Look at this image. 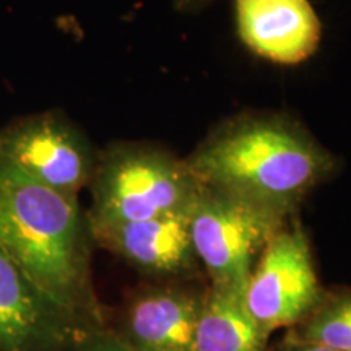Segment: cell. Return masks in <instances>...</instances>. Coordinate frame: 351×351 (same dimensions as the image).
Wrapping results in <instances>:
<instances>
[{"label": "cell", "instance_id": "cell-1", "mask_svg": "<svg viewBox=\"0 0 351 351\" xmlns=\"http://www.w3.org/2000/svg\"><path fill=\"white\" fill-rule=\"evenodd\" d=\"M78 197L39 184L0 158V249L52 301L91 327L108 326L93 282V247Z\"/></svg>", "mask_w": 351, "mask_h": 351}, {"label": "cell", "instance_id": "cell-2", "mask_svg": "<svg viewBox=\"0 0 351 351\" xmlns=\"http://www.w3.org/2000/svg\"><path fill=\"white\" fill-rule=\"evenodd\" d=\"M202 186L289 218L339 169V160L283 114H243L218 125L186 158Z\"/></svg>", "mask_w": 351, "mask_h": 351}, {"label": "cell", "instance_id": "cell-3", "mask_svg": "<svg viewBox=\"0 0 351 351\" xmlns=\"http://www.w3.org/2000/svg\"><path fill=\"white\" fill-rule=\"evenodd\" d=\"M91 226L187 213L202 184L186 160L150 143L119 142L99 152L90 182Z\"/></svg>", "mask_w": 351, "mask_h": 351}, {"label": "cell", "instance_id": "cell-4", "mask_svg": "<svg viewBox=\"0 0 351 351\" xmlns=\"http://www.w3.org/2000/svg\"><path fill=\"white\" fill-rule=\"evenodd\" d=\"M189 223L208 287L244 295L258 256L288 219L244 197L202 186Z\"/></svg>", "mask_w": 351, "mask_h": 351}, {"label": "cell", "instance_id": "cell-5", "mask_svg": "<svg viewBox=\"0 0 351 351\" xmlns=\"http://www.w3.org/2000/svg\"><path fill=\"white\" fill-rule=\"evenodd\" d=\"M326 291L304 230L300 225H287L258 256L245 283L243 301L254 322L270 337L304 320Z\"/></svg>", "mask_w": 351, "mask_h": 351}, {"label": "cell", "instance_id": "cell-6", "mask_svg": "<svg viewBox=\"0 0 351 351\" xmlns=\"http://www.w3.org/2000/svg\"><path fill=\"white\" fill-rule=\"evenodd\" d=\"M99 152L60 111L19 117L0 127V158L29 179L78 197L90 186Z\"/></svg>", "mask_w": 351, "mask_h": 351}, {"label": "cell", "instance_id": "cell-7", "mask_svg": "<svg viewBox=\"0 0 351 351\" xmlns=\"http://www.w3.org/2000/svg\"><path fill=\"white\" fill-rule=\"evenodd\" d=\"M204 293L189 282L142 283L108 326L132 351H192Z\"/></svg>", "mask_w": 351, "mask_h": 351}, {"label": "cell", "instance_id": "cell-8", "mask_svg": "<svg viewBox=\"0 0 351 351\" xmlns=\"http://www.w3.org/2000/svg\"><path fill=\"white\" fill-rule=\"evenodd\" d=\"M91 328L43 293L0 249V351H65Z\"/></svg>", "mask_w": 351, "mask_h": 351}, {"label": "cell", "instance_id": "cell-9", "mask_svg": "<svg viewBox=\"0 0 351 351\" xmlns=\"http://www.w3.org/2000/svg\"><path fill=\"white\" fill-rule=\"evenodd\" d=\"M187 213L91 226L93 243L114 254L148 282H189L199 271Z\"/></svg>", "mask_w": 351, "mask_h": 351}, {"label": "cell", "instance_id": "cell-10", "mask_svg": "<svg viewBox=\"0 0 351 351\" xmlns=\"http://www.w3.org/2000/svg\"><path fill=\"white\" fill-rule=\"evenodd\" d=\"M241 41L257 56L293 65L320 43V21L309 0H236Z\"/></svg>", "mask_w": 351, "mask_h": 351}, {"label": "cell", "instance_id": "cell-11", "mask_svg": "<svg viewBox=\"0 0 351 351\" xmlns=\"http://www.w3.org/2000/svg\"><path fill=\"white\" fill-rule=\"evenodd\" d=\"M269 339L245 311L243 295L205 288L192 351H269Z\"/></svg>", "mask_w": 351, "mask_h": 351}, {"label": "cell", "instance_id": "cell-12", "mask_svg": "<svg viewBox=\"0 0 351 351\" xmlns=\"http://www.w3.org/2000/svg\"><path fill=\"white\" fill-rule=\"evenodd\" d=\"M285 337L337 351H351V288L326 291L313 313L287 330Z\"/></svg>", "mask_w": 351, "mask_h": 351}, {"label": "cell", "instance_id": "cell-13", "mask_svg": "<svg viewBox=\"0 0 351 351\" xmlns=\"http://www.w3.org/2000/svg\"><path fill=\"white\" fill-rule=\"evenodd\" d=\"M65 351H132L109 326L91 328Z\"/></svg>", "mask_w": 351, "mask_h": 351}, {"label": "cell", "instance_id": "cell-14", "mask_svg": "<svg viewBox=\"0 0 351 351\" xmlns=\"http://www.w3.org/2000/svg\"><path fill=\"white\" fill-rule=\"evenodd\" d=\"M269 351H337L326 348V346L313 345V343H302V341H295L288 337H283L282 341L278 345H275L274 348H269Z\"/></svg>", "mask_w": 351, "mask_h": 351}, {"label": "cell", "instance_id": "cell-15", "mask_svg": "<svg viewBox=\"0 0 351 351\" xmlns=\"http://www.w3.org/2000/svg\"><path fill=\"white\" fill-rule=\"evenodd\" d=\"M217 0H174V7L184 13H195L204 10Z\"/></svg>", "mask_w": 351, "mask_h": 351}]
</instances>
